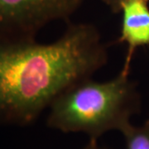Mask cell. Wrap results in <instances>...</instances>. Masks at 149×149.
Masks as SVG:
<instances>
[{"mask_svg":"<svg viewBox=\"0 0 149 149\" xmlns=\"http://www.w3.org/2000/svg\"><path fill=\"white\" fill-rule=\"evenodd\" d=\"M121 35L118 42L128 45L122 70L129 73L134 52L140 47H149V8L148 0H125L122 4Z\"/></svg>","mask_w":149,"mask_h":149,"instance_id":"obj_4","label":"cell"},{"mask_svg":"<svg viewBox=\"0 0 149 149\" xmlns=\"http://www.w3.org/2000/svg\"><path fill=\"white\" fill-rule=\"evenodd\" d=\"M104 3L108 5L113 13H118L121 11L123 3L125 0H103Z\"/></svg>","mask_w":149,"mask_h":149,"instance_id":"obj_6","label":"cell"},{"mask_svg":"<svg viewBox=\"0 0 149 149\" xmlns=\"http://www.w3.org/2000/svg\"><path fill=\"white\" fill-rule=\"evenodd\" d=\"M84 0H0V39H35L52 22L66 20Z\"/></svg>","mask_w":149,"mask_h":149,"instance_id":"obj_3","label":"cell"},{"mask_svg":"<svg viewBox=\"0 0 149 149\" xmlns=\"http://www.w3.org/2000/svg\"><path fill=\"white\" fill-rule=\"evenodd\" d=\"M126 149H149V119L140 126L129 123L122 130Z\"/></svg>","mask_w":149,"mask_h":149,"instance_id":"obj_5","label":"cell"},{"mask_svg":"<svg viewBox=\"0 0 149 149\" xmlns=\"http://www.w3.org/2000/svg\"><path fill=\"white\" fill-rule=\"evenodd\" d=\"M82 149H108L105 147H102L100 146L98 140H93V139H90V142L85 145V147Z\"/></svg>","mask_w":149,"mask_h":149,"instance_id":"obj_7","label":"cell"},{"mask_svg":"<svg viewBox=\"0 0 149 149\" xmlns=\"http://www.w3.org/2000/svg\"><path fill=\"white\" fill-rule=\"evenodd\" d=\"M141 110V96L129 73L98 82L85 79L67 88L49 107L47 125L62 133H81L98 140L122 130Z\"/></svg>","mask_w":149,"mask_h":149,"instance_id":"obj_2","label":"cell"},{"mask_svg":"<svg viewBox=\"0 0 149 149\" xmlns=\"http://www.w3.org/2000/svg\"><path fill=\"white\" fill-rule=\"evenodd\" d=\"M95 26L71 24L51 43L0 39V126H27L70 86L108 62Z\"/></svg>","mask_w":149,"mask_h":149,"instance_id":"obj_1","label":"cell"}]
</instances>
